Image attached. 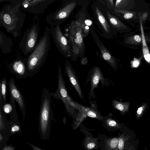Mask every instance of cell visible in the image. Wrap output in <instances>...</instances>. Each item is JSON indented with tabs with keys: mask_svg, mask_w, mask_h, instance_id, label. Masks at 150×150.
Listing matches in <instances>:
<instances>
[{
	"mask_svg": "<svg viewBox=\"0 0 150 150\" xmlns=\"http://www.w3.org/2000/svg\"><path fill=\"white\" fill-rule=\"evenodd\" d=\"M21 5L20 1L5 4L0 13V26L14 38L20 35L25 16L21 11Z\"/></svg>",
	"mask_w": 150,
	"mask_h": 150,
	"instance_id": "cell-1",
	"label": "cell"
},
{
	"mask_svg": "<svg viewBox=\"0 0 150 150\" xmlns=\"http://www.w3.org/2000/svg\"><path fill=\"white\" fill-rule=\"evenodd\" d=\"M52 96L51 92L44 87L42 91L38 128L40 137L43 140L49 139L52 125L55 120Z\"/></svg>",
	"mask_w": 150,
	"mask_h": 150,
	"instance_id": "cell-2",
	"label": "cell"
},
{
	"mask_svg": "<svg viewBox=\"0 0 150 150\" xmlns=\"http://www.w3.org/2000/svg\"><path fill=\"white\" fill-rule=\"evenodd\" d=\"M50 45V36L47 32L45 31L26 59L28 77L34 76L42 69L45 62Z\"/></svg>",
	"mask_w": 150,
	"mask_h": 150,
	"instance_id": "cell-3",
	"label": "cell"
},
{
	"mask_svg": "<svg viewBox=\"0 0 150 150\" xmlns=\"http://www.w3.org/2000/svg\"><path fill=\"white\" fill-rule=\"evenodd\" d=\"M85 25L81 20H77L65 29L64 34L69 40L74 42L78 47L81 58L84 57L85 51L83 32Z\"/></svg>",
	"mask_w": 150,
	"mask_h": 150,
	"instance_id": "cell-4",
	"label": "cell"
},
{
	"mask_svg": "<svg viewBox=\"0 0 150 150\" xmlns=\"http://www.w3.org/2000/svg\"><path fill=\"white\" fill-rule=\"evenodd\" d=\"M58 88L55 92L51 93L52 96L57 99L61 100L64 104L68 114L73 116L74 115V103L68 95L59 63L58 66Z\"/></svg>",
	"mask_w": 150,
	"mask_h": 150,
	"instance_id": "cell-5",
	"label": "cell"
},
{
	"mask_svg": "<svg viewBox=\"0 0 150 150\" xmlns=\"http://www.w3.org/2000/svg\"><path fill=\"white\" fill-rule=\"evenodd\" d=\"M39 27L33 23L30 28L27 29L20 42L19 47L25 56H27L34 50L38 36Z\"/></svg>",
	"mask_w": 150,
	"mask_h": 150,
	"instance_id": "cell-6",
	"label": "cell"
},
{
	"mask_svg": "<svg viewBox=\"0 0 150 150\" xmlns=\"http://www.w3.org/2000/svg\"><path fill=\"white\" fill-rule=\"evenodd\" d=\"M51 33L54 44L59 52L65 58L71 57V48L69 41L62 33L59 25L52 29Z\"/></svg>",
	"mask_w": 150,
	"mask_h": 150,
	"instance_id": "cell-7",
	"label": "cell"
},
{
	"mask_svg": "<svg viewBox=\"0 0 150 150\" xmlns=\"http://www.w3.org/2000/svg\"><path fill=\"white\" fill-rule=\"evenodd\" d=\"M86 81V84L89 81L91 83V89L89 94V99H91L92 98H94L95 97L94 89L97 87L100 81L103 88L105 85L108 86L110 83V81L104 77L100 68L96 66L89 70Z\"/></svg>",
	"mask_w": 150,
	"mask_h": 150,
	"instance_id": "cell-8",
	"label": "cell"
},
{
	"mask_svg": "<svg viewBox=\"0 0 150 150\" xmlns=\"http://www.w3.org/2000/svg\"><path fill=\"white\" fill-rule=\"evenodd\" d=\"M91 33L93 38L100 50L102 59L107 62L115 71H117L118 64L116 58L106 48L95 33L92 31Z\"/></svg>",
	"mask_w": 150,
	"mask_h": 150,
	"instance_id": "cell-9",
	"label": "cell"
},
{
	"mask_svg": "<svg viewBox=\"0 0 150 150\" xmlns=\"http://www.w3.org/2000/svg\"><path fill=\"white\" fill-rule=\"evenodd\" d=\"M10 72L18 79L28 77L27 59L18 57L9 65Z\"/></svg>",
	"mask_w": 150,
	"mask_h": 150,
	"instance_id": "cell-10",
	"label": "cell"
},
{
	"mask_svg": "<svg viewBox=\"0 0 150 150\" xmlns=\"http://www.w3.org/2000/svg\"><path fill=\"white\" fill-rule=\"evenodd\" d=\"M8 86L10 96L12 97L17 102L21 112L24 120L26 115V108L23 97L15 83L13 78H11L8 81Z\"/></svg>",
	"mask_w": 150,
	"mask_h": 150,
	"instance_id": "cell-11",
	"label": "cell"
},
{
	"mask_svg": "<svg viewBox=\"0 0 150 150\" xmlns=\"http://www.w3.org/2000/svg\"><path fill=\"white\" fill-rule=\"evenodd\" d=\"M64 72L71 83L81 99L84 97L76 72L68 59H66L64 62Z\"/></svg>",
	"mask_w": 150,
	"mask_h": 150,
	"instance_id": "cell-12",
	"label": "cell"
},
{
	"mask_svg": "<svg viewBox=\"0 0 150 150\" xmlns=\"http://www.w3.org/2000/svg\"><path fill=\"white\" fill-rule=\"evenodd\" d=\"M107 13L109 22L116 32L123 33L129 30L128 27L117 17L111 15L108 11H107Z\"/></svg>",
	"mask_w": 150,
	"mask_h": 150,
	"instance_id": "cell-13",
	"label": "cell"
},
{
	"mask_svg": "<svg viewBox=\"0 0 150 150\" xmlns=\"http://www.w3.org/2000/svg\"><path fill=\"white\" fill-rule=\"evenodd\" d=\"M12 45L11 39L0 31V47L2 52L5 54L10 53L11 51Z\"/></svg>",
	"mask_w": 150,
	"mask_h": 150,
	"instance_id": "cell-14",
	"label": "cell"
},
{
	"mask_svg": "<svg viewBox=\"0 0 150 150\" xmlns=\"http://www.w3.org/2000/svg\"><path fill=\"white\" fill-rule=\"evenodd\" d=\"M81 131L86 137L83 145L85 149L88 150L97 149L98 145V139L93 137L92 134L88 132H87L83 129Z\"/></svg>",
	"mask_w": 150,
	"mask_h": 150,
	"instance_id": "cell-15",
	"label": "cell"
},
{
	"mask_svg": "<svg viewBox=\"0 0 150 150\" xmlns=\"http://www.w3.org/2000/svg\"><path fill=\"white\" fill-rule=\"evenodd\" d=\"M76 3L71 2L59 10L55 14L54 19L56 20L65 19L68 17L74 9Z\"/></svg>",
	"mask_w": 150,
	"mask_h": 150,
	"instance_id": "cell-16",
	"label": "cell"
},
{
	"mask_svg": "<svg viewBox=\"0 0 150 150\" xmlns=\"http://www.w3.org/2000/svg\"><path fill=\"white\" fill-rule=\"evenodd\" d=\"M101 121L104 127L109 131H113L120 127L118 123L109 115L103 117Z\"/></svg>",
	"mask_w": 150,
	"mask_h": 150,
	"instance_id": "cell-17",
	"label": "cell"
},
{
	"mask_svg": "<svg viewBox=\"0 0 150 150\" xmlns=\"http://www.w3.org/2000/svg\"><path fill=\"white\" fill-rule=\"evenodd\" d=\"M140 28L142 40V51L144 59L148 63H150V52L146 42L142 24L141 17L139 18Z\"/></svg>",
	"mask_w": 150,
	"mask_h": 150,
	"instance_id": "cell-18",
	"label": "cell"
},
{
	"mask_svg": "<svg viewBox=\"0 0 150 150\" xmlns=\"http://www.w3.org/2000/svg\"><path fill=\"white\" fill-rule=\"evenodd\" d=\"M119 137L107 138L105 140L104 150H117Z\"/></svg>",
	"mask_w": 150,
	"mask_h": 150,
	"instance_id": "cell-19",
	"label": "cell"
},
{
	"mask_svg": "<svg viewBox=\"0 0 150 150\" xmlns=\"http://www.w3.org/2000/svg\"><path fill=\"white\" fill-rule=\"evenodd\" d=\"M7 88L6 79L3 78L0 82V100L4 101L5 104L6 103Z\"/></svg>",
	"mask_w": 150,
	"mask_h": 150,
	"instance_id": "cell-20",
	"label": "cell"
},
{
	"mask_svg": "<svg viewBox=\"0 0 150 150\" xmlns=\"http://www.w3.org/2000/svg\"><path fill=\"white\" fill-rule=\"evenodd\" d=\"M15 100L12 97L10 96V103L12 105V110L11 112V120L9 122L10 125L13 123L19 124L16 108Z\"/></svg>",
	"mask_w": 150,
	"mask_h": 150,
	"instance_id": "cell-21",
	"label": "cell"
},
{
	"mask_svg": "<svg viewBox=\"0 0 150 150\" xmlns=\"http://www.w3.org/2000/svg\"><path fill=\"white\" fill-rule=\"evenodd\" d=\"M112 104L114 108L120 111L122 113L125 112L129 110V103H122L114 100L112 101Z\"/></svg>",
	"mask_w": 150,
	"mask_h": 150,
	"instance_id": "cell-22",
	"label": "cell"
},
{
	"mask_svg": "<svg viewBox=\"0 0 150 150\" xmlns=\"http://www.w3.org/2000/svg\"><path fill=\"white\" fill-rule=\"evenodd\" d=\"M115 13L118 16H122L126 19H129L134 16L133 12H131L126 10L115 8L113 9Z\"/></svg>",
	"mask_w": 150,
	"mask_h": 150,
	"instance_id": "cell-23",
	"label": "cell"
},
{
	"mask_svg": "<svg viewBox=\"0 0 150 150\" xmlns=\"http://www.w3.org/2000/svg\"><path fill=\"white\" fill-rule=\"evenodd\" d=\"M86 114L87 116L90 117L95 118L101 121L103 117L98 110L92 108H87Z\"/></svg>",
	"mask_w": 150,
	"mask_h": 150,
	"instance_id": "cell-24",
	"label": "cell"
},
{
	"mask_svg": "<svg viewBox=\"0 0 150 150\" xmlns=\"http://www.w3.org/2000/svg\"><path fill=\"white\" fill-rule=\"evenodd\" d=\"M126 44H139L142 42V37L138 35H135L131 37H129L124 40Z\"/></svg>",
	"mask_w": 150,
	"mask_h": 150,
	"instance_id": "cell-25",
	"label": "cell"
},
{
	"mask_svg": "<svg viewBox=\"0 0 150 150\" xmlns=\"http://www.w3.org/2000/svg\"><path fill=\"white\" fill-rule=\"evenodd\" d=\"M130 1V0H116L115 8L125 10Z\"/></svg>",
	"mask_w": 150,
	"mask_h": 150,
	"instance_id": "cell-26",
	"label": "cell"
},
{
	"mask_svg": "<svg viewBox=\"0 0 150 150\" xmlns=\"http://www.w3.org/2000/svg\"><path fill=\"white\" fill-rule=\"evenodd\" d=\"M47 0H33L25 4L23 6L28 10L41 3L45 2Z\"/></svg>",
	"mask_w": 150,
	"mask_h": 150,
	"instance_id": "cell-27",
	"label": "cell"
},
{
	"mask_svg": "<svg viewBox=\"0 0 150 150\" xmlns=\"http://www.w3.org/2000/svg\"><path fill=\"white\" fill-rule=\"evenodd\" d=\"M10 125V134H14L21 131V127L19 124L13 123Z\"/></svg>",
	"mask_w": 150,
	"mask_h": 150,
	"instance_id": "cell-28",
	"label": "cell"
},
{
	"mask_svg": "<svg viewBox=\"0 0 150 150\" xmlns=\"http://www.w3.org/2000/svg\"><path fill=\"white\" fill-rule=\"evenodd\" d=\"M124 147V139L122 135L119 137L117 149L123 150Z\"/></svg>",
	"mask_w": 150,
	"mask_h": 150,
	"instance_id": "cell-29",
	"label": "cell"
},
{
	"mask_svg": "<svg viewBox=\"0 0 150 150\" xmlns=\"http://www.w3.org/2000/svg\"><path fill=\"white\" fill-rule=\"evenodd\" d=\"M3 109L5 112L8 113L11 112L12 107L11 104L6 103L3 106Z\"/></svg>",
	"mask_w": 150,
	"mask_h": 150,
	"instance_id": "cell-30",
	"label": "cell"
},
{
	"mask_svg": "<svg viewBox=\"0 0 150 150\" xmlns=\"http://www.w3.org/2000/svg\"><path fill=\"white\" fill-rule=\"evenodd\" d=\"M107 4L106 6L109 8L113 10L115 8V4L113 0H105Z\"/></svg>",
	"mask_w": 150,
	"mask_h": 150,
	"instance_id": "cell-31",
	"label": "cell"
},
{
	"mask_svg": "<svg viewBox=\"0 0 150 150\" xmlns=\"http://www.w3.org/2000/svg\"><path fill=\"white\" fill-rule=\"evenodd\" d=\"M146 106V104H145L138 109L137 113V115L138 117H139L141 116L145 109Z\"/></svg>",
	"mask_w": 150,
	"mask_h": 150,
	"instance_id": "cell-32",
	"label": "cell"
},
{
	"mask_svg": "<svg viewBox=\"0 0 150 150\" xmlns=\"http://www.w3.org/2000/svg\"><path fill=\"white\" fill-rule=\"evenodd\" d=\"M15 149V146H12L5 145L2 149V150H14Z\"/></svg>",
	"mask_w": 150,
	"mask_h": 150,
	"instance_id": "cell-33",
	"label": "cell"
},
{
	"mask_svg": "<svg viewBox=\"0 0 150 150\" xmlns=\"http://www.w3.org/2000/svg\"><path fill=\"white\" fill-rule=\"evenodd\" d=\"M88 62V58L86 57L82 58L81 61V63L82 65H86Z\"/></svg>",
	"mask_w": 150,
	"mask_h": 150,
	"instance_id": "cell-34",
	"label": "cell"
},
{
	"mask_svg": "<svg viewBox=\"0 0 150 150\" xmlns=\"http://www.w3.org/2000/svg\"><path fill=\"white\" fill-rule=\"evenodd\" d=\"M27 144H28L34 150H43V149L40 148L29 143H28Z\"/></svg>",
	"mask_w": 150,
	"mask_h": 150,
	"instance_id": "cell-35",
	"label": "cell"
},
{
	"mask_svg": "<svg viewBox=\"0 0 150 150\" xmlns=\"http://www.w3.org/2000/svg\"><path fill=\"white\" fill-rule=\"evenodd\" d=\"M139 64V62L137 60H136L134 61L133 63V65L134 67H138V65Z\"/></svg>",
	"mask_w": 150,
	"mask_h": 150,
	"instance_id": "cell-36",
	"label": "cell"
},
{
	"mask_svg": "<svg viewBox=\"0 0 150 150\" xmlns=\"http://www.w3.org/2000/svg\"><path fill=\"white\" fill-rule=\"evenodd\" d=\"M147 16V13L146 12H145L143 13L142 16V18L141 17L142 19H143L144 21L145 20Z\"/></svg>",
	"mask_w": 150,
	"mask_h": 150,
	"instance_id": "cell-37",
	"label": "cell"
},
{
	"mask_svg": "<svg viewBox=\"0 0 150 150\" xmlns=\"http://www.w3.org/2000/svg\"><path fill=\"white\" fill-rule=\"evenodd\" d=\"M33 0H23L22 3V5L23 6L25 4Z\"/></svg>",
	"mask_w": 150,
	"mask_h": 150,
	"instance_id": "cell-38",
	"label": "cell"
},
{
	"mask_svg": "<svg viewBox=\"0 0 150 150\" xmlns=\"http://www.w3.org/2000/svg\"><path fill=\"white\" fill-rule=\"evenodd\" d=\"M100 2L103 4V5H104L105 6H106V4L104 1L103 0H99Z\"/></svg>",
	"mask_w": 150,
	"mask_h": 150,
	"instance_id": "cell-39",
	"label": "cell"
},
{
	"mask_svg": "<svg viewBox=\"0 0 150 150\" xmlns=\"http://www.w3.org/2000/svg\"></svg>",
	"mask_w": 150,
	"mask_h": 150,
	"instance_id": "cell-40",
	"label": "cell"
}]
</instances>
